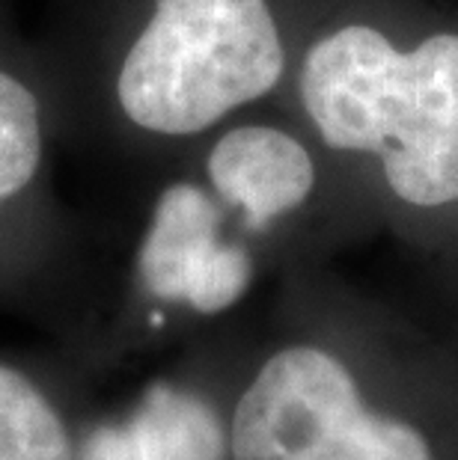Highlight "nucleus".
<instances>
[{
	"mask_svg": "<svg viewBox=\"0 0 458 460\" xmlns=\"http://www.w3.org/2000/svg\"><path fill=\"white\" fill-rule=\"evenodd\" d=\"M77 425L51 380L0 357V460H72Z\"/></svg>",
	"mask_w": 458,
	"mask_h": 460,
	"instance_id": "8",
	"label": "nucleus"
},
{
	"mask_svg": "<svg viewBox=\"0 0 458 460\" xmlns=\"http://www.w3.org/2000/svg\"><path fill=\"white\" fill-rule=\"evenodd\" d=\"M227 428L229 460H432L420 430L366 410L348 368L313 345L262 362Z\"/></svg>",
	"mask_w": 458,
	"mask_h": 460,
	"instance_id": "4",
	"label": "nucleus"
},
{
	"mask_svg": "<svg viewBox=\"0 0 458 460\" xmlns=\"http://www.w3.org/2000/svg\"><path fill=\"white\" fill-rule=\"evenodd\" d=\"M63 149L69 116L51 51L0 0V286L63 261L81 241L57 184Z\"/></svg>",
	"mask_w": 458,
	"mask_h": 460,
	"instance_id": "3",
	"label": "nucleus"
},
{
	"mask_svg": "<svg viewBox=\"0 0 458 460\" xmlns=\"http://www.w3.org/2000/svg\"><path fill=\"white\" fill-rule=\"evenodd\" d=\"M209 188L245 234H265L280 217L307 202L316 166L295 137L274 125H236L211 143Z\"/></svg>",
	"mask_w": 458,
	"mask_h": 460,
	"instance_id": "7",
	"label": "nucleus"
},
{
	"mask_svg": "<svg viewBox=\"0 0 458 460\" xmlns=\"http://www.w3.org/2000/svg\"><path fill=\"white\" fill-rule=\"evenodd\" d=\"M45 45L69 149H84L104 122L158 140L197 137L274 93L286 72L268 0H149L131 31Z\"/></svg>",
	"mask_w": 458,
	"mask_h": 460,
	"instance_id": "1",
	"label": "nucleus"
},
{
	"mask_svg": "<svg viewBox=\"0 0 458 460\" xmlns=\"http://www.w3.org/2000/svg\"><path fill=\"white\" fill-rule=\"evenodd\" d=\"M72 460H229V428L200 393L155 380L120 413L77 425Z\"/></svg>",
	"mask_w": 458,
	"mask_h": 460,
	"instance_id": "6",
	"label": "nucleus"
},
{
	"mask_svg": "<svg viewBox=\"0 0 458 460\" xmlns=\"http://www.w3.org/2000/svg\"><path fill=\"white\" fill-rule=\"evenodd\" d=\"M227 208L211 188L173 181L158 190L134 247V288L152 303V327L164 324V309L220 315L247 295L253 252L227 232Z\"/></svg>",
	"mask_w": 458,
	"mask_h": 460,
	"instance_id": "5",
	"label": "nucleus"
},
{
	"mask_svg": "<svg viewBox=\"0 0 458 460\" xmlns=\"http://www.w3.org/2000/svg\"><path fill=\"white\" fill-rule=\"evenodd\" d=\"M301 102L330 149L382 155L396 197L423 208L458 199V36L402 54L348 24L307 51Z\"/></svg>",
	"mask_w": 458,
	"mask_h": 460,
	"instance_id": "2",
	"label": "nucleus"
}]
</instances>
